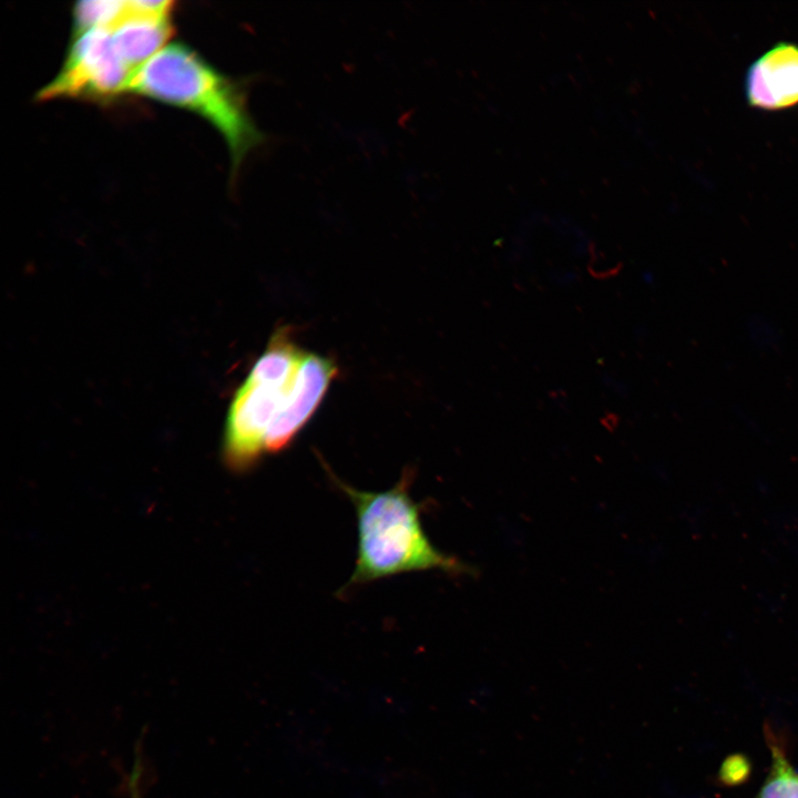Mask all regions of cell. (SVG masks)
I'll list each match as a JSON object with an SVG mask.
<instances>
[{
  "label": "cell",
  "mask_w": 798,
  "mask_h": 798,
  "mask_svg": "<svg viewBox=\"0 0 798 798\" xmlns=\"http://www.w3.org/2000/svg\"><path fill=\"white\" fill-rule=\"evenodd\" d=\"M748 103L767 111L798 104V44L780 42L761 54L747 71Z\"/></svg>",
  "instance_id": "cell-7"
},
{
  "label": "cell",
  "mask_w": 798,
  "mask_h": 798,
  "mask_svg": "<svg viewBox=\"0 0 798 798\" xmlns=\"http://www.w3.org/2000/svg\"><path fill=\"white\" fill-rule=\"evenodd\" d=\"M173 10V1H127L126 13L110 28L116 51L134 71L166 45Z\"/></svg>",
  "instance_id": "cell-5"
},
{
  "label": "cell",
  "mask_w": 798,
  "mask_h": 798,
  "mask_svg": "<svg viewBox=\"0 0 798 798\" xmlns=\"http://www.w3.org/2000/svg\"><path fill=\"white\" fill-rule=\"evenodd\" d=\"M750 768V763L744 755H732L723 763L718 771V779L727 786L741 784L748 778Z\"/></svg>",
  "instance_id": "cell-10"
},
{
  "label": "cell",
  "mask_w": 798,
  "mask_h": 798,
  "mask_svg": "<svg viewBox=\"0 0 798 798\" xmlns=\"http://www.w3.org/2000/svg\"><path fill=\"white\" fill-rule=\"evenodd\" d=\"M127 788H129L131 798H142L141 768H140L139 761L135 763L132 774L127 780Z\"/></svg>",
  "instance_id": "cell-11"
},
{
  "label": "cell",
  "mask_w": 798,
  "mask_h": 798,
  "mask_svg": "<svg viewBox=\"0 0 798 798\" xmlns=\"http://www.w3.org/2000/svg\"><path fill=\"white\" fill-rule=\"evenodd\" d=\"M764 735L771 765L760 790L754 798H798V771L789 760L784 738L765 724Z\"/></svg>",
  "instance_id": "cell-8"
},
{
  "label": "cell",
  "mask_w": 798,
  "mask_h": 798,
  "mask_svg": "<svg viewBox=\"0 0 798 798\" xmlns=\"http://www.w3.org/2000/svg\"><path fill=\"white\" fill-rule=\"evenodd\" d=\"M337 367L328 358L305 354L293 395L266 439V456L283 451L308 422L323 400Z\"/></svg>",
  "instance_id": "cell-6"
},
{
  "label": "cell",
  "mask_w": 798,
  "mask_h": 798,
  "mask_svg": "<svg viewBox=\"0 0 798 798\" xmlns=\"http://www.w3.org/2000/svg\"><path fill=\"white\" fill-rule=\"evenodd\" d=\"M413 478L412 470H405L393 487L376 492L356 489L330 472L334 485L350 501L357 519L355 567L339 593L409 572H471L469 565L441 552L427 536L420 518L422 507L410 493Z\"/></svg>",
  "instance_id": "cell-1"
},
{
  "label": "cell",
  "mask_w": 798,
  "mask_h": 798,
  "mask_svg": "<svg viewBox=\"0 0 798 798\" xmlns=\"http://www.w3.org/2000/svg\"><path fill=\"white\" fill-rule=\"evenodd\" d=\"M304 352L280 328L237 389L226 418L223 459L236 472L266 456L267 436L291 397Z\"/></svg>",
  "instance_id": "cell-3"
},
{
  "label": "cell",
  "mask_w": 798,
  "mask_h": 798,
  "mask_svg": "<svg viewBox=\"0 0 798 798\" xmlns=\"http://www.w3.org/2000/svg\"><path fill=\"white\" fill-rule=\"evenodd\" d=\"M126 11L127 1H79L72 11V37L92 28H111L123 18Z\"/></svg>",
  "instance_id": "cell-9"
},
{
  "label": "cell",
  "mask_w": 798,
  "mask_h": 798,
  "mask_svg": "<svg viewBox=\"0 0 798 798\" xmlns=\"http://www.w3.org/2000/svg\"><path fill=\"white\" fill-rule=\"evenodd\" d=\"M129 92L206 120L225 140L234 175L247 153L265 140L248 112L241 82L215 69L185 43L166 44L139 68Z\"/></svg>",
  "instance_id": "cell-2"
},
{
  "label": "cell",
  "mask_w": 798,
  "mask_h": 798,
  "mask_svg": "<svg viewBox=\"0 0 798 798\" xmlns=\"http://www.w3.org/2000/svg\"><path fill=\"white\" fill-rule=\"evenodd\" d=\"M135 71L115 49L110 28H92L72 37L58 74L37 99L109 102L129 91Z\"/></svg>",
  "instance_id": "cell-4"
}]
</instances>
